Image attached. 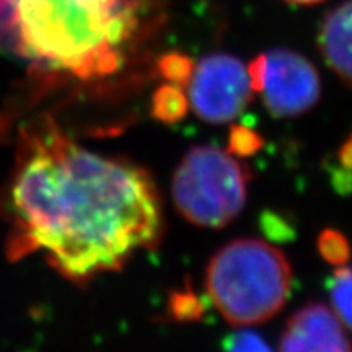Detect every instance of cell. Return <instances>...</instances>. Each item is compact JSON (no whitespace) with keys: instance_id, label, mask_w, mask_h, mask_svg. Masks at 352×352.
Wrapping results in <instances>:
<instances>
[{"instance_id":"cell-2","label":"cell","mask_w":352,"mask_h":352,"mask_svg":"<svg viewBox=\"0 0 352 352\" xmlns=\"http://www.w3.org/2000/svg\"><path fill=\"white\" fill-rule=\"evenodd\" d=\"M140 16V0H0V26L15 51L80 80L121 67Z\"/></svg>"},{"instance_id":"cell-17","label":"cell","mask_w":352,"mask_h":352,"mask_svg":"<svg viewBox=\"0 0 352 352\" xmlns=\"http://www.w3.org/2000/svg\"><path fill=\"white\" fill-rule=\"evenodd\" d=\"M289 3H296V6H316V3L324 2V0H285Z\"/></svg>"},{"instance_id":"cell-3","label":"cell","mask_w":352,"mask_h":352,"mask_svg":"<svg viewBox=\"0 0 352 352\" xmlns=\"http://www.w3.org/2000/svg\"><path fill=\"white\" fill-rule=\"evenodd\" d=\"M292 287L285 254L258 239H236L210 258L206 289L219 314L233 327L264 323L279 314Z\"/></svg>"},{"instance_id":"cell-12","label":"cell","mask_w":352,"mask_h":352,"mask_svg":"<svg viewBox=\"0 0 352 352\" xmlns=\"http://www.w3.org/2000/svg\"><path fill=\"white\" fill-rule=\"evenodd\" d=\"M192 67H195L192 60L188 56L179 54V52H170V54H165L158 60V72L170 83H175V85L183 88L188 87Z\"/></svg>"},{"instance_id":"cell-15","label":"cell","mask_w":352,"mask_h":352,"mask_svg":"<svg viewBox=\"0 0 352 352\" xmlns=\"http://www.w3.org/2000/svg\"><path fill=\"white\" fill-rule=\"evenodd\" d=\"M223 347L228 351H270L271 346L264 341L261 334L252 329H240L232 333L223 342Z\"/></svg>"},{"instance_id":"cell-4","label":"cell","mask_w":352,"mask_h":352,"mask_svg":"<svg viewBox=\"0 0 352 352\" xmlns=\"http://www.w3.org/2000/svg\"><path fill=\"white\" fill-rule=\"evenodd\" d=\"M248 184L250 168L236 155L215 145H196L176 166L171 195L188 222L220 228L243 210Z\"/></svg>"},{"instance_id":"cell-8","label":"cell","mask_w":352,"mask_h":352,"mask_svg":"<svg viewBox=\"0 0 352 352\" xmlns=\"http://www.w3.org/2000/svg\"><path fill=\"white\" fill-rule=\"evenodd\" d=\"M318 47L329 69L352 88V0L327 13L320 26Z\"/></svg>"},{"instance_id":"cell-13","label":"cell","mask_w":352,"mask_h":352,"mask_svg":"<svg viewBox=\"0 0 352 352\" xmlns=\"http://www.w3.org/2000/svg\"><path fill=\"white\" fill-rule=\"evenodd\" d=\"M261 147V138L246 126H235L228 135V152L236 157H250Z\"/></svg>"},{"instance_id":"cell-9","label":"cell","mask_w":352,"mask_h":352,"mask_svg":"<svg viewBox=\"0 0 352 352\" xmlns=\"http://www.w3.org/2000/svg\"><path fill=\"white\" fill-rule=\"evenodd\" d=\"M189 100L184 88L175 83H165L155 91L152 100V114L162 122H176L188 113Z\"/></svg>"},{"instance_id":"cell-5","label":"cell","mask_w":352,"mask_h":352,"mask_svg":"<svg viewBox=\"0 0 352 352\" xmlns=\"http://www.w3.org/2000/svg\"><path fill=\"white\" fill-rule=\"evenodd\" d=\"M188 87L192 111L210 124L239 118L254 94L248 67L226 52L202 57L192 67Z\"/></svg>"},{"instance_id":"cell-6","label":"cell","mask_w":352,"mask_h":352,"mask_svg":"<svg viewBox=\"0 0 352 352\" xmlns=\"http://www.w3.org/2000/svg\"><path fill=\"white\" fill-rule=\"evenodd\" d=\"M261 94L267 111L274 118L302 116L318 103L320 74L305 56L296 51H270Z\"/></svg>"},{"instance_id":"cell-14","label":"cell","mask_w":352,"mask_h":352,"mask_svg":"<svg viewBox=\"0 0 352 352\" xmlns=\"http://www.w3.org/2000/svg\"><path fill=\"white\" fill-rule=\"evenodd\" d=\"M171 305V315L179 321H189V320H197L202 315V305L197 300L195 294L191 290L186 292H176L173 294L170 300Z\"/></svg>"},{"instance_id":"cell-10","label":"cell","mask_w":352,"mask_h":352,"mask_svg":"<svg viewBox=\"0 0 352 352\" xmlns=\"http://www.w3.org/2000/svg\"><path fill=\"white\" fill-rule=\"evenodd\" d=\"M329 298L334 314L352 331V263L338 266L329 280Z\"/></svg>"},{"instance_id":"cell-11","label":"cell","mask_w":352,"mask_h":352,"mask_svg":"<svg viewBox=\"0 0 352 352\" xmlns=\"http://www.w3.org/2000/svg\"><path fill=\"white\" fill-rule=\"evenodd\" d=\"M321 256L333 266H342L351 259V245L341 232L324 230L318 239Z\"/></svg>"},{"instance_id":"cell-7","label":"cell","mask_w":352,"mask_h":352,"mask_svg":"<svg viewBox=\"0 0 352 352\" xmlns=\"http://www.w3.org/2000/svg\"><path fill=\"white\" fill-rule=\"evenodd\" d=\"M342 321L334 310L320 302H310L287 320L280 336V351L344 352L352 349Z\"/></svg>"},{"instance_id":"cell-1","label":"cell","mask_w":352,"mask_h":352,"mask_svg":"<svg viewBox=\"0 0 352 352\" xmlns=\"http://www.w3.org/2000/svg\"><path fill=\"white\" fill-rule=\"evenodd\" d=\"M8 209L10 256L43 252L76 284L121 270L162 230L151 175L87 151L50 118L20 132Z\"/></svg>"},{"instance_id":"cell-16","label":"cell","mask_w":352,"mask_h":352,"mask_svg":"<svg viewBox=\"0 0 352 352\" xmlns=\"http://www.w3.org/2000/svg\"><path fill=\"white\" fill-rule=\"evenodd\" d=\"M340 162L347 170H352V135L346 140L340 151Z\"/></svg>"}]
</instances>
